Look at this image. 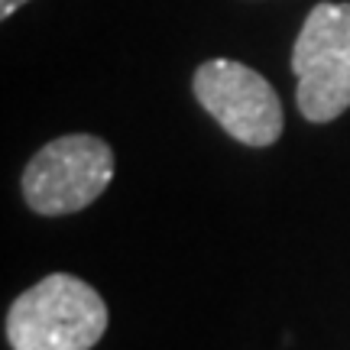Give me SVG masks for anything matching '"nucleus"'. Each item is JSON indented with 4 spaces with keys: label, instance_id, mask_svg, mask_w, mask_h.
Wrapping results in <instances>:
<instances>
[{
    "label": "nucleus",
    "instance_id": "nucleus-1",
    "mask_svg": "<svg viewBox=\"0 0 350 350\" xmlns=\"http://www.w3.org/2000/svg\"><path fill=\"white\" fill-rule=\"evenodd\" d=\"M104 331L100 292L72 273H52L16 295L3 325L13 350H91Z\"/></svg>",
    "mask_w": 350,
    "mask_h": 350
},
{
    "label": "nucleus",
    "instance_id": "nucleus-2",
    "mask_svg": "<svg viewBox=\"0 0 350 350\" xmlns=\"http://www.w3.org/2000/svg\"><path fill=\"white\" fill-rule=\"evenodd\" d=\"M295 104L305 120L331 124L350 107V3H318L305 16L295 49Z\"/></svg>",
    "mask_w": 350,
    "mask_h": 350
},
{
    "label": "nucleus",
    "instance_id": "nucleus-3",
    "mask_svg": "<svg viewBox=\"0 0 350 350\" xmlns=\"http://www.w3.org/2000/svg\"><path fill=\"white\" fill-rule=\"evenodd\" d=\"M113 178V150L100 137L68 133L46 143L23 169V198L42 217L75 214L104 195Z\"/></svg>",
    "mask_w": 350,
    "mask_h": 350
},
{
    "label": "nucleus",
    "instance_id": "nucleus-4",
    "mask_svg": "<svg viewBox=\"0 0 350 350\" xmlns=\"http://www.w3.org/2000/svg\"><path fill=\"white\" fill-rule=\"evenodd\" d=\"M195 98L237 143L273 146L282 137V104L273 85L234 59H211L191 78Z\"/></svg>",
    "mask_w": 350,
    "mask_h": 350
},
{
    "label": "nucleus",
    "instance_id": "nucleus-5",
    "mask_svg": "<svg viewBox=\"0 0 350 350\" xmlns=\"http://www.w3.org/2000/svg\"><path fill=\"white\" fill-rule=\"evenodd\" d=\"M23 3H26V0H0V16H3V20H7V16H13V13L20 10Z\"/></svg>",
    "mask_w": 350,
    "mask_h": 350
}]
</instances>
